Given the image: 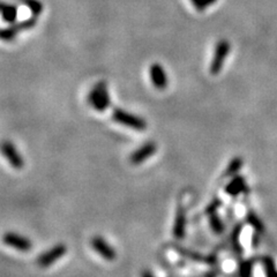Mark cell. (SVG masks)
Masks as SVG:
<instances>
[{"instance_id": "cell-1", "label": "cell", "mask_w": 277, "mask_h": 277, "mask_svg": "<svg viewBox=\"0 0 277 277\" xmlns=\"http://www.w3.org/2000/svg\"><path fill=\"white\" fill-rule=\"evenodd\" d=\"M88 102L98 112H104L111 105V98L105 81H98L93 87L88 95Z\"/></svg>"}, {"instance_id": "cell-2", "label": "cell", "mask_w": 277, "mask_h": 277, "mask_svg": "<svg viewBox=\"0 0 277 277\" xmlns=\"http://www.w3.org/2000/svg\"><path fill=\"white\" fill-rule=\"evenodd\" d=\"M113 121L118 124H122V125L130 127L132 130L138 131V132H143L146 131L148 126L147 122L144 121L142 117L140 115H136L134 113L127 112L126 110L119 109V107H115L112 112Z\"/></svg>"}, {"instance_id": "cell-3", "label": "cell", "mask_w": 277, "mask_h": 277, "mask_svg": "<svg viewBox=\"0 0 277 277\" xmlns=\"http://www.w3.org/2000/svg\"><path fill=\"white\" fill-rule=\"evenodd\" d=\"M231 49V45L227 39H221L218 41L216 47H215L214 51V57L212 59V63H210V74L213 75H217L223 69V66L229 55Z\"/></svg>"}, {"instance_id": "cell-4", "label": "cell", "mask_w": 277, "mask_h": 277, "mask_svg": "<svg viewBox=\"0 0 277 277\" xmlns=\"http://www.w3.org/2000/svg\"><path fill=\"white\" fill-rule=\"evenodd\" d=\"M37 23V16L32 15L30 19L24 20L20 23H13L7 28H0V39L5 42H13L20 32L30 30Z\"/></svg>"}, {"instance_id": "cell-5", "label": "cell", "mask_w": 277, "mask_h": 277, "mask_svg": "<svg viewBox=\"0 0 277 277\" xmlns=\"http://www.w3.org/2000/svg\"><path fill=\"white\" fill-rule=\"evenodd\" d=\"M0 151L3 152L4 157H5L6 161L10 163L12 167L16 170H21L24 167V160L21 155V152L18 150L15 144L11 141H3L0 144Z\"/></svg>"}, {"instance_id": "cell-6", "label": "cell", "mask_w": 277, "mask_h": 277, "mask_svg": "<svg viewBox=\"0 0 277 277\" xmlns=\"http://www.w3.org/2000/svg\"><path fill=\"white\" fill-rule=\"evenodd\" d=\"M67 253V247L64 244H57L53 247H51L49 251H45L44 253L39 255L38 260H37V264L41 268H48L51 264L57 262L58 260Z\"/></svg>"}, {"instance_id": "cell-7", "label": "cell", "mask_w": 277, "mask_h": 277, "mask_svg": "<svg viewBox=\"0 0 277 277\" xmlns=\"http://www.w3.org/2000/svg\"><path fill=\"white\" fill-rule=\"evenodd\" d=\"M90 245H92L93 250L106 261H114L117 259V252H115L114 247L110 245L101 235H95L90 239Z\"/></svg>"}, {"instance_id": "cell-8", "label": "cell", "mask_w": 277, "mask_h": 277, "mask_svg": "<svg viewBox=\"0 0 277 277\" xmlns=\"http://www.w3.org/2000/svg\"><path fill=\"white\" fill-rule=\"evenodd\" d=\"M3 242L6 246L19 252H29L32 249L30 239L16 232H6L3 237Z\"/></svg>"}, {"instance_id": "cell-9", "label": "cell", "mask_w": 277, "mask_h": 277, "mask_svg": "<svg viewBox=\"0 0 277 277\" xmlns=\"http://www.w3.org/2000/svg\"><path fill=\"white\" fill-rule=\"evenodd\" d=\"M156 150H157V144L154 141L146 142L131 155V159H130L131 163L134 165L141 164L144 162V161L149 160L150 157L155 154Z\"/></svg>"}, {"instance_id": "cell-10", "label": "cell", "mask_w": 277, "mask_h": 277, "mask_svg": "<svg viewBox=\"0 0 277 277\" xmlns=\"http://www.w3.org/2000/svg\"><path fill=\"white\" fill-rule=\"evenodd\" d=\"M150 80L152 82V86H154L156 89L163 90L167 88L169 85V77L162 65L159 63H155L151 65Z\"/></svg>"}, {"instance_id": "cell-11", "label": "cell", "mask_w": 277, "mask_h": 277, "mask_svg": "<svg viewBox=\"0 0 277 277\" xmlns=\"http://www.w3.org/2000/svg\"><path fill=\"white\" fill-rule=\"evenodd\" d=\"M0 15L4 21L13 24L18 18V7L13 4H7L0 0Z\"/></svg>"}, {"instance_id": "cell-12", "label": "cell", "mask_w": 277, "mask_h": 277, "mask_svg": "<svg viewBox=\"0 0 277 277\" xmlns=\"http://www.w3.org/2000/svg\"><path fill=\"white\" fill-rule=\"evenodd\" d=\"M185 229H186V213L183 208H179L177 212L175 226H173V235L178 239H181L185 234Z\"/></svg>"}, {"instance_id": "cell-13", "label": "cell", "mask_w": 277, "mask_h": 277, "mask_svg": "<svg viewBox=\"0 0 277 277\" xmlns=\"http://www.w3.org/2000/svg\"><path fill=\"white\" fill-rule=\"evenodd\" d=\"M245 189H246L245 179L241 176H235L233 179L231 180V183L226 186L225 192L231 196H235L238 195L239 193L245 191Z\"/></svg>"}, {"instance_id": "cell-14", "label": "cell", "mask_w": 277, "mask_h": 277, "mask_svg": "<svg viewBox=\"0 0 277 277\" xmlns=\"http://www.w3.org/2000/svg\"><path fill=\"white\" fill-rule=\"evenodd\" d=\"M243 225H237L233 229L232 233H231V246H232L233 252L237 255H242L243 253V247L239 243V238H241V232H242Z\"/></svg>"}, {"instance_id": "cell-15", "label": "cell", "mask_w": 277, "mask_h": 277, "mask_svg": "<svg viewBox=\"0 0 277 277\" xmlns=\"http://www.w3.org/2000/svg\"><path fill=\"white\" fill-rule=\"evenodd\" d=\"M243 163H244V161H243V159H242L241 156H235V157H233V159L230 161L229 165H227L226 170H225V172H224V177L234 176L235 173H237V172L242 169Z\"/></svg>"}, {"instance_id": "cell-16", "label": "cell", "mask_w": 277, "mask_h": 277, "mask_svg": "<svg viewBox=\"0 0 277 277\" xmlns=\"http://www.w3.org/2000/svg\"><path fill=\"white\" fill-rule=\"evenodd\" d=\"M21 2L29 7V10L31 11V14L34 16H37L43 12V4L39 2V0H21Z\"/></svg>"}, {"instance_id": "cell-17", "label": "cell", "mask_w": 277, "mask_h": 277, "mask_svg": "<svg viewBox=\"0 0 277 277\" xmlns=\"http://www.w3.org/2000/svg\"><path fill=\"white\" fill-rule=\"evenodd\" d=\"M262 263L264 267V271H266L267 277H277V270L275 267V263L272 261L270 256H263L262 258Z\"/></svg>"}, {"instance_id": "cell-18", "label": "cell", "mask_w": 277, "mask_h": 277, "mask_svg": "<svg viewBox=\"0 0 277 277\" xmlns=\"http://www.w3.org/2000/svg\"><path fill=\"white\" fill-rule=\"evenodd\" d=\"M247 223H250V224L254 227L255 231L258 233L259 232L262 233L264 231V226L261 223V221H260V218L252 212H250L249 214H247Z\"/></svg>"}, {"instance_id": "cell-19", "label": "cell", "mask_w": 277, "mask_h": 277, "mask_svg": "<svg viewBox=\"0 0 277 277\" xmlns=\"http://www.w3.org/2000/svg\"><path fill=\"white\" fill-rule=\"evenodd\" d=\"M254 262H255V260H247V261H244L239 264V276L251 277Z\"/></svg>"}, {"instance_id": "cell-20", "label": "cell", "mask_w": 277, "mask_h": 277, "mask_svg": "<svg viewBox=\"0 0 277 277\" xmlns=\"http://www.w3.org/2000/svg\"><path fill=\"white\" fill-rule=\"evenodd\" d=\"M210 226L216 233H222L223 230H224V226H223V223L221 222L220 218L215 213L210 214Z\"/></svg>"}, {"instance_id": "cell-21", "label": "cell", "mask_w": 277, "mask_h": 277, "mask_svg": "<svg viewBox=\"0 0 277 277\" xmlns=\"http://www.w3.org/2000/svg\"><path fill=\"white\" fill-rule=\"evenodd\" d=\"M191 3L196 8L197 12H205L204 6H202V0H191Z\"/></svg>"}, {"instance_id": "cell-22", "label": "cell", "mask_w": 277, "mask_h": 277, "mask_svg": "<svg viewBox=\"0 0 277 277\" xmlns=\"http://www.w3.org/2000/svg\"><path fill=\"white\" fill-rule=\"evenodd\" d=\"M216 2H217V0H202V6H204V10L206 11L209 6H212V5H214V4H216Z\"/></svg>"}, {"instance_id": "cell-23", "label": "cell", "mask_w": 277, "mask_h": 277, "mask_svg": "<svg viewBox=\"0 0 277 277\" xmlns=\"http://www.w3.org/2000/svg\"><path fill=\"white\" fill-rule=\"evenodd\" d=\"M141 277H155V276H154V275H152L150 271H143V272H142V276H141Z\"/></svg>"}]
</instances>
